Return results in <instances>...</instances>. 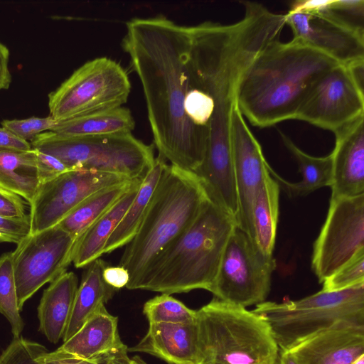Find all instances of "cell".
Returning <instances> with one entry per match:
<instances>
[{
    "label": "cell",
    "mask_w": 364,
    "mask_h": 364,
    "mask_svg": "<svg viewBox=\"0 0 364 364\" xmlns=\"http://www.w3.org/2000/svg\"><path fill=\"white\" fill-rule=\"evenodd\" d=\"M276 268L273 255L264 254L255 242L235 227L224 250L210 292L215 298L247 307L266 301Z\"/></svg>",
    "instance_id": "9"
},
{
    "label": "cell",
    "mask_w": 364,
    "mask_h": 364,
    "mask_svg": "<svg viewBox=\"0 0 364 364\" xmlns=\"http://www.w3.org/2000/svg\"><path fill=\"white\" fill-rule=\"evenodd\" d=\"M9 50L0 41V90L9 88L11 75L9 69Z\"/></svg>",
    "instance_id": "42"
},
{
    "label": "cell",
    "mask_w": 364,
    "mask_h": 364,
    "mask_svg": "<svg viewBox=\"0 0 364 364\" xmlns=\"http://www.w3.org/2000/svg\"><path fill=\"white\" fill-rule=\"evenodd\" d=\"M282 141L296 160L301 180L290 183L279 176L267 164L270 176L279 188L289 197L304 196L322 187L331 186L332 181L333 159L331 153L326 156H311L300 149L287 135L279 132Z\"/></svg>",
    "instance_id": "23"
},
{
    "label": "cell",
    "mask_w": 364,
    "mask_h": 364,
    "mask_svg": "<svg viewBox=\"0 0 364 364\" xmlns=\"http://www.w3.org/2000/svg\"><path fill=\"white\" fill-rule=\"evenodd\" d=\"M364 114V93L352 80L347 67L338 64L311 88L294 119L334 132Z\"/></svg>",
    "instance_id": "13"
},
{
    "label": "cell",
    "mask_w": 364,
    "mask_h": 364,
    "mask_svg": "<svg viewBox=\"0 0 364 364\" xmlns=\"http://www.w3.org/2000/svg\"><path fill=\"white\" fill-rule=\"evenodd\" d=\"M279 187L268 169L253 200L254 240L267 255H273L279 218Z\"/></svg>",
    "instance_id": "27"
},
{
    "label": "cell",
    "mask_w": 364,
    "mask_h": 364,
    "mask_svg": "<svg viewBox=\"0 0 364 364\" xmlns=\"http://www.w3.org/2000/svg\"><path fill=\"white\" fill-rule=\"evenodd\" d=\"M35 150L41 184L70 171L53 156L43 153L37 149Z\"/></svg>",
    "instance_id": "36"
},
{
    "label": "cell",
    "mask_w": 364,
    "mask_h": 364,
    "mask_svg": "<svg viewBox=\"0 0 364 364\" xmlns=\"http://www.w3.org/2000/svg\"><path fill=\"white\" fill-rule=\"evenodd\" d=\"M142 179L76 240L72 257L75 267H85L104 254L107 241L134 200Z\"/></svg>",
    "instance_id": "21"
},
{
    "label": "cell",
    "mask_w": 364,
    "mask_h": 364,
    "mask_svg": "<svg viewBox=\"0 0 364 364\" xmlns=\"http://www.w3.org/2000/svg\"><path fill=\"white\" fill-rule=\"evenodd\" d=\"M166 161L155 158L152 167L143 178L138 192L114 229L104 248V254L125 246L136 235L146 211L149 200L160 179Z\"/></svg>",
    "instance_id": "25"
},
{
    "label": "cell",
    "mask_w": 364,
    "mask_h": 364,
    "mask_svg": "<svg viewBox=\"0 0 364 364\" xmlns=\"http://www.w3.org/2000/svg\"><path fill=\"white\" fill-rule=\"evenodd\" d=\"M56 123L50 116L32 117L24 119H4L1 122L2 127L26 141H31L37 135L51 130Z\"/></svg>",
    "instance_id": "34"
},
{
    "label": "cell",
    "mask_w": 364,
    "mask_h": 364,
    "mask_svg": "<svg viewBox=\"0 0 364 364\" xmlns=\"http://www.w3.org/2000/svg\"><path fill=\"white\" fill-rule=\"evenodd\" d=\"M331 199L364 194V114L333 132Z\"/></svg>",
    "instance_id": "16"
},
{
    "label": "cell",
    "mask_w": 364,
    "mask_h": 364,
    "mask_svg": "<svg viewBox=\"0 0 364 364\" xmlns=\"http://www.w3.org/2000/svg\"><path fill=\"white\" fill-rule=\"evenodd\" d=\"M105 358L102 360L85 359L58 348L52 352H45L42 360L44 364H105Z\"/></svg>",
    "instance_id": "38"
},
{
    "label": "cell",
    "mask_w": 364,
    "mask_h": 364,
    "mask_svg": "<svg viewBox=\"0 0 364 364\" xmlns=\"http://www.w3.org/2000/svg\"><path fill=\"white\" fill-rule=\"evenodd\" d=\"M318 11L364 38L363 0H328Z\"/></svg>",
    "instance_id": "31"
},
{
    "label": "cell",
    "mask_w": 364,
    "mask_h": 364,
    "mask_svg": "<svg viewBox=\"0 0 364 364\" xmlns=\"http://www.w3.org/2000/svg\"><path fill=\"white\" fill-rule=\"evenodd\" d=\"M139 179L141 178L130 180L95 193L75 207L58 225L72 237L77 239Z\"/></svg>",
    "instance_id": "28"
},
{
    "label": "cell",
    "mask_w": 364,
    "mask_h": 364,
    "mask_svg": "<svg viewBox=\"0 0 364 364\" xmlns=\"http://www.w3.org/2000/svg\"><path fill=\"white\" fill-rule=\"evenodd\" d=\"M288 350L298 364H352L364 354V326L341 324Z\"/></svg>",
    "instance_id": "17"
},
{
    "label": "cell",
    "mask_w": 364,
    "mask_h": 364,
    "mask_svg": "<svg viewBox=\"0 0 364 364\" xmlns=\"http://www.w3.org/2000/svg\"><path fill=\"white\" fill-rule=\"evenodd\" d=\"M78 280L73 272H65L50 283L43 293L38 307L39 331L52 343L63 339L67 328Z\"/></svg>",
    "instance_id": "20"
},
{
    "label": "cell",
    "mask_w": 364,
    "mask_h": 364,
    "mask_svg": "<svg viewBox=\"0 0 364 364\" xmlns=\"http://www.w3.org/2000/svg\"><path fill=\"white\" fill-rule=\"evenodd\" d=\"M117 322V317L110 314L104 305L58 349L85 359L102 360L124 345Z\"/></svg>",
    "instance_id": "19"
},
{
    "label": "cell",
    "mask_w": 364,
    "mask_h": 364,
    "mask_svg": "<svg viewBox=\"0 0 364 364\" xmlns=\"http://www.w3.org/2000/svg\"><path fill=\"white\" fill-rule=\"evenodd\" d=\"M128 351L148 353L169 364H198L197 321L149 323L146 335L136 345L129 348Z\"/></svg>",
    "instance_id": "18"
},
{
    "label": "cell",
    "mask_w": 364,
    "mask_h": 364,
    "mask_svg": "<svg viewBox=\"0 0 364 364\" xmlns=\"http://www.w3.org/2000/svg\"><path fill=\"white\" fill-rule=\"evenodd\" d=\"M364 284V250L323 282V290L339 291Z\"/></svg>",
    "instance_id": "33"
},
{
    "label": "cell",
    "mask_w": 364,
    "mask_h": 364,
    "mask_svg": "<svg viewBox=\"0 0 364 364\" xmlns=\"http://www.w3.org/2000/svg\"><path fill=\"white\" fill-rule=\"evenodd\" d=\"M31 147L59 159L69 170L114 173L142 178L154 165V145L132 133L67 136L47 131L30 141Z\"/></svg>",
    "instance_id": "7"
},
{
    "label": "cell",
    "mask_w": 364,
    "mask_h": 364,
    "mask_svg": "<svg viewBox=\"0 0 364 364\" xmlns=\"http://www.w3.org/2000/svg\"><path fill=\"white\" fill-rule=\"evenodd\" d=\"M188 26L160 15L126 23L122 47L141 82L154 144L171 165L194 172L205 158L208 136L188 120L191 87Z\"/></svg>",
    "instance_id": "1"
},
{
    "label": "cell",
    "mask_w": 364,
    "mask_h": 364,
    "mask_svg": "<svg viewBox=\"0 0 364 364\" xmlns=\"http://www.w3.org/2000/svg\"><path fill=\"white\" fill-rule=\"evenodd\" d=\"M0 314L9 321L14 338L20 337L24 322L18 305L11 252L0 257Z\"/></svg>",
    "instance_id": "29"
},
{
    "label": "cell",
    "mask_w": 364,
    "mask_h": 364,
    "mask_svg": "<svg viewBox=\"0 0 364 364\" xmlns=\"http://www.w3.org/2000/svg\"><path fill=\"white\" fill-rule=\"evenodd\" d=\"M130 180L133 179L114 173L70 170L41 184L30 204V234H36L58 225L95 193Z\"/></svg>",
    "instance_id": "12"
},
{
    "label": "cell",
    "mask_w": 364,
    "mask_h": 364,
    "mask_svg": "<svg viewBox=\"0 0 364 364\" xmlns=\"http://www.w3.org/2000/svg\"><path fill=\"white\" fill-rule=\"evenodd\" d=\"M358 88L364 93V58L345 65Z\"/></svg>",
    "instance_id": "43"
},
{
    "label": "cell",
    "mask_w": 364,
    "mask_h": 364,
    "mask_svg": "<svg viewBox=\"0 0 364 364\" xmlns=\"http://www.w3.org/2000/svg\"><path fill=\"white\" fill-rule=\"evenodd\" d=\"M286 24L293 41L314 49L343 65L364 58V38L346 29L318 11L289 10Z\"/></svg>",
    "instance_id": "15"
},
{
    "label": "cell",
    "mask_w": 364,
    "mask_h": 364,
    "mask_svg": "<svg viewBox=\"0 0 364 364\" xmlns=\"http://www.w3.org/2000/svg\"><path fill=\"white\" fill-rule=\"evenodd\" d=\"M278 364H298L289 350H280Z\"/></svg>",
    "instance_id": "44"
},
{
    "label": "cell",
    "mask_w": 364,
    "mask_h": 364,
    "mask_svg": "<svg viewBox=\"0 0 364 364\" xmlns=\"http://www.w3.org/2000/svg\"><path fill=\"white\" fill-rule=\"evenodd\" d=\"M47 350L36 341L21 336L14 338L0 354V364H44L42 355Z\"/></svg>",
    "instance_id": "32"
},
{
    "label": "cell",
    "mask_w": 364,
    "mask_h": 364,
    "mask_svg": "<svg viewBox=\"0 0 364 364\" xmlns=\"http://www.w3.org/2000/svg\"><path fill=\"white\" fill-rule=\"evenodd\" d=\"M143 313L149 323H188L196 321V311L188 308L169 294H162L147 301Z\"/></svg>",
    "instance_id": "30"
},
{
    "label": "cell",
    "mask_w": 364,
    "mask_h": 364,
    "mask_svg": "<svg viewBox=\"0 0 364 364\" xmlns=\"http://www.w3.org/2000/svg\"><path fill=\"white\" fill-rule=\"evenodd\" d=\"M269 324L280 350L341 324L364 326V284L321 289L301 299L264 301L252 310Z\"/></svg>",
    "instance_id": "6"
},
{
    "label": "cell",
    "mask_w": 364,
    "mask_h": 364,
    "mask_svg": "<svg viewBox=\"0 0 364 364\" xmlns=\"http://www.w3.org/2000/svg\"><path fill=\"white\" fill-rule=\"evenodd\" d=\"M209 197L193 173L166 164L139 228L119 262L136 287L154 262L193 224Z\"/></svg>",
    "instance_id": "3"
},
{
    "label": "cell",
    "mask_w": 364,
    "mask_h": 364,
    "mask_svg": "<svg viewBox=\"0 0 364 364\" xmlns=\"http://www.w3.org/2000/svg\"><path fill=\"white\" fill-rule=\"evenodd\" d=\"M230 144L238 202L236 225L254 240L252 204L267 172L268 163L236 102L231 116Z\"/></svg>",
    "instance_id": "14"
},
{
    "label": "cell",
    "mask_w": 364,
    "mask_h": 364,
    "mask_svg": "<svg viewBox=\"0 0 364 364\" xmlns=\"http://www.w3.org/2000/svg\"><path fill=\"white\" fill-rule=\"evenodd\" d=\"M77 239L58 225L23 238L12 253L18 305L66 272Z\"/></svg>",
    "instance_id": "10"
},
{
    "label": "cell",
    "mask_w": 364,
    "mask_h": 364,
    "mask_svg": "<svg viewBox=\"0 0 364 364\" xmlns=\"http://www.w3.org/2000/svg\"><path fill=\"white\" fill-rule=\"evenodd\" d=\"M102 277L107 284L116 290L126 287L130 279L128 271L120 265H107L102 271Z\"/></svg>",
    "instance_id": "39"
},
{
    "label": "cell",
    "mask_w": 364,
    "mask_h": 364,
    "mask_svg": "<svg viewBox=\"0 0 364 364\" xmlns=\"http://www.w3.org/2000/svg\"><path fill=\"white\" fill-rule=\"evenodd\" d=\"M107 265L105 261L98 258L85 267L63 338V342L71 338L117 291L103 279L102 271Z\"/></svg>",
    "instance_id": "22"
},
{
    "label": "cell",
    "mask_w": 364,
    "mask_h": 364,
    "mask_svg": "<svg viewBox=\"0 0 364 364\" xmlns=\"http://www.w3.org/2000/svg\"><path fill=\"white\" fill-rule=\"evenodd\" d=\"M364 250V194L331 199L314 245L311 267L320 283Z\"/></svg>",
    "instance_id": "11"
},
{
    "label": "cell",
    "mask_w": 364,
    "mask_h": 364,
    "mask_svg": "<svg viewBox=\"0 0 364 364\" xmlns=\"http://www.w3.org/2000/svg\"><path fill=\"white\" fill-rule=\"evenodd\" d=\"M131 91L126 70L115 60L87 61L48 95L50 116L56 122L122 107Z\"/></svg>",
    "instance_id": "8"
},
{
    "label": "cell",
    "mask_w": 364,
    "mask_h": 364,
    "mask_svg": "<svg viewBox=\"0 0 364 364\" xmlns=\"http://www.w3.org/2000/svg\"><path fill=\"white\" fill-rule=\"evenodd\" d=\"M0 149L30 150L32 147L30 142L19 138L8 129L1 127Z\"/></svg>",
    "instance_id": "40"
},
{
    "label": "cell",
    "mask_w": 364,
    "mask_h": 364,
    "mask_svg": "<svg viewBox=\"0 0 364 364\" xmlns=\"http://www.w3.org/2000/svg\"><path fill=\"white\" fill-rule=\"evenodd\" d=\"M40 186L34 149H0V188L23 198L31 204Z\"/></svg>",
    "instance_id": "24"
},
{
    "label": "cell",
    "mask_w": 364,
    "mask_h": 364,
    "mask_svg": "<svg viewBox=\"0 0 364 364\" xmlns=\"http://www.w3.org/2000/svg\"><path fill=\"white\" fill-rule=\"evenodd\" d=\"M135 122L130 110L121 107L57 122L50 131L67 136L129 134Z\"/></svg>",
    "instance_id": "26"
},
{
    "label": "cell",
    "mask_w": 364,
    "mask_h": 364,
    "mask_svg": "<svg viewBox=\"0 0 364 364\" xmlns=\"http://www.w3.org/2000/svg\"><path fill=\"white\" fill-rule=\"evenodd\" d=\"M340 64L293 40L268 43L243 72L236 103L252 125L264 128L294 119L316 81Z\"/></svg>",
    "instance_id": "2"
},
{
    "label": "cell",
    "mask_w": 364,
    "mask_h": 364,
    "mask_svg": "<svg viewBox=\"0 0 364 364\" xmlns=\"http://www.w3.org/2000/svg\"><path fill=\"white\" fill-rule=\"evenodd\" d=\"M196 313L198 364H278L271 328L252 310L214 298Z\"/></svg>",
    "instance_id": "5"
},
{
    "label": "cell",
    "mask_w": 364,
    "mask_h": 364,
    "mask_svg": "<svg viewBox=\"0 0 364 364\" xmlns=\"http://www.w3.org/2000/svg\"><path fill=\"white\" fill-rule=\"evenodd\" d=\"M128 348L124 344L117 350L107 355L105 359V364H146L139 356L130 358L128 355Z\"/></svg>",
    "instance_id": "41"
},
{
    "label": "cell",
    "mask_w": 364,
    "mask_h": 364,
    "mask_svg": "<svg viewBox=\"0 0 364 364\" xmlns=\"http://www.w3.org/2000/svg\"><path fill=\"white\" fill-rule=\"evenodd\" d=\"M25 205L19 196L0 188V216L22 218L26 215Z\"/></svg>",
    "instance_id": "37"
},
{
    "label": "cell",
    "mask_w": 364,
    "mask_h": 364,
    "mask_svg": "<svg viewBox=\"0 0 364 364\" xmlns=\"http://www.w3.org/2000/svg\"><path fill=\"white\" fill-rule=\"evenodd\" d=\"M352 364H364V354L355 359Z\"/></svg>",
    "instance_id": "45"
},
{
    "label": "cell",
    "mask_w": 364,
    "mask_h": 364,
    "mask_svg": "<svg viewBox=\"0 0 364 364\" xmlns=\"http://www.w3.org/2000/svg\"><path fill=\"white\" fill-rule=\"evenodd\" d=\"M31 232L29 215L22 218H6L0 216V243L18 244Z\"/></svg>",
    "instance_id": "35"
},
{
    "label": "cell",
    "mask_w": 364,
    "mask_h": 364,
    "mask_svg": "<svg viewBox=\"0 0 364 364\" xmlns=\"http://www.w3.org/2000/svg\"><path fill=\"white\" fill-rule=\"evenodd\" d=\"M234 218L210 199L190 228L148 269L136 289L162 294L210 291L230 235Z\"/></svg>",
    "instance_id": "4"
}]
</instances>
